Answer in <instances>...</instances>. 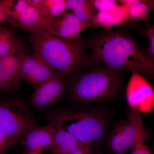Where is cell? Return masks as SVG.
Listing matches in <instances>:
<instances>
[{
    "label": "cell",
    "instance_id": "44dd1931",
    "mask_svg": "<svg viewBox=\"0 0 154 154\" xmlns=\"http://www.w3.org/2000/svg\"><path fill=\"white\" fill-rule=\"evenodd\" d=\"M14 1L1 0L0 1V23L9 22L14 8Z\"/></svg>",
    "mask_w": 154,
    "mask_h": 154
},
{
    "label": "cell",
    "instance_id": "30bf717a",
    "mask_svg": "<svg viewBox=\"0 0 154 154\" xmlns=\"http://www.w3.org/2000/svg\"><path fill=\"white\" fill-rule=\"evenodd\" d=\"M57 72L55 69L34 52L31 55L28 54L23 58L20 68V79L35 88L50 79Z\"/></svg>",
    "mask_w": 154,
    "mask_h": 154
},
{
    "label": "cell",
    "instance_id": "4316f807",
    "mask_svg": "<svg viewBox=\"0 0 154 154\" xmlns=\"http://www.w3.org/2000/svg\"><path fill=\"white\" fill-rule=\"evenodd\" d=\"M0 154H1V153H0Z\"/></svg>",
    "mask_w": 154,
    "mask_h": 154
},
{
    "label": "cell",
    "instance_id": "9c48e42d",
    "mask_svg": "<svg viewBox=\"0 0 154 154\" xmlns=\"http://www.w3.org/2000/svg\"><path fill=\"white\" fill-rule=\"evenodd\" d=\"M40 28L65 40L75 41L88 27L80 22L71 12L66 11L55 19H42L38 27Z\"/></svg>",
    "mask_w": 154,
    "mask_h": 154
},
{
    "label": "cell",
    "instance_id": "9a60e30c",
    "mask_svg": "<svg viewBox=\"0 0 154 154\" xmlns=\"http://www.w3.org/2000/svg\"><path fill=\"white\" fill-rule=\"evenodd\" d=\"M55 128L50 154H71L82 143L68 132Z\"/></svg>",
    "mask_w": 154,
    "mask_h": 154
},
{
    "label": "cell",
    "instance_id": "2e32d148",
    "mask_svg": "<svg viewBox=\"0 0 154 154\" xmlns=\"http://www.w3.org/2000/svg\"><path fill=\"white\" fill-rule=\"evenodd\" d=\"M67 10L74 15L80 22L88 27L92 26L95 17V11L91 1L86 0H66Z\"/></svg>",
    "mask_w": 154,
    "mask_h": 154
},
{
    "label": "cell",
    "instance_id": "603a6c76",
    "mask_svg": "<svg viewBox=\"0 0 154 154\" xmlns=\"http://www.w3.org/2000/svg\"><path fill=\"white\" fill-rule=\"evenodd\" d=\"M18 141L14 137L0 131V153L12 148Z\"/></svg>",
    "mask_w": 154,
    "mask_h": 154
},
{
    "label": "cell",
    "instance_id": "6da1fadb",
    "mask_svg": "<svg viewBox=\"0 0 154 154\" xmlns=\"http://www.w3.org/2000/svg\"><path fill=\"white\" fill-rule=\"evenodd\" d=\"M91 46L95 58L111 68H125L146 74L153 72V59L125 34L105 31L92 40Z\"/></svg>",
    "mask_w": 154,
    "mask_h": 154
},
{
    "label": "cell",
    "instance_id": "8fae6325",
    "mask_svg": "<svg viewBox=\"0 0 154 154\" xmlns=\"http://www.w3.org/2000/svg\"><path fill=\"white\" fill-rule=\"evenodd\" d=\"M29 102L33 107L43 108L57 101L65 90L63 75L57 72L50 79L34 88Z\"/></svg>",
    "mask_w": 154,
    "mask_h": 154
},
{
    "label": "cell",
    "instance_id": "ba28073f",
    "mask_svg": "<svg viewBox=\"0 0 154 154\" xmlns=\"http://www.w3.org/2000/svg\"><path fill=\"white\" fill-rule=\"evenodd\" d=\"M28 54L26 46L19 41L8 55L0 59V91H8L19 87L22 60Z\"/></svg>",
    "mask_w": 154,
    "mask_h": 154
},
{
    "label": "cell",
    "instance_id": "ac0fdd59",
    "mask_svg": "<svg viewBox=\"0 0 154 154\" xmlns=\"http://www.w3.org/2000/svg\"><path fill=\"white\" fill-rule=\"evenodd\" d=\"M125 9L129 19L148 20L150 11L153 8V1L122 0L117 1Z\"/></svg>",
    "mask_w": 154,
    "mask_h": 154
},
{
    "label": "cell",
    "instance_id": "3957f363",
    "mask_svg": "<svg viewBox=\"0 0 154 154\" xmlns=\"http://www.w3.org/2000/svg\"><path fill=\"white\" fill-rule=\"evenodd\" d=\"M46 119L56 128L68 132L82 143L96 145L105 137L107 118L95 109L63 110L49 113Z\"/></svg>",
    "mask_w": 154,
    "mask_h": 154
},
{
    "label": "cell",
    "instance_id": "484cf974",
    "mask_svg": "<svg viewBox=\"0 0 154 154\" xmlns=\"http://www.w3.org/2000/svg\"><path fill=\"white\" fill-rule=\"evenodd\" d=\"M92 154H99V153H96V154H94V153H92Z\"/></svg>",
    "mask_w": 154,
    "mask_h": 154
},
{
    "label": "cell",
    "instance_id": "d6986e66",
    "mask_svg": "<svg viewBox=\"0 0 154 154\" xmlns=\"http://www.w3.org/2000/svg\"><path fill=\"white\" fill-rule=\"evenodd\" d=\"M19 42L13 29L0 25V59L10 54Z\"/></svg>",
    "mask_w": 154,
    "mask_h": 154
},
{
    "label": "cell",
    "instance_id": "cb8c5ba5",
    "mask_svg": "<svg viewBox=\"0 0 154 154\" xmlns=\"http://www.w3.org/2000/svg\"><path fill=\"white\" fill-rule=\"evenodd\" d=\"M144 35L147 38L149 42L148 48L147 52L152 58L153 59L154 55V28L152 25H148V28L144 33Z\"/></svg>",
    "mask_w": 154,
    "mask_h": 154
},
{
    "label": "cell",
    "instance_id": "52a82bcc",
    "mask_svg": "<svg viewBox=\"0 0 154 154\" xmlns=\"http://www.w3.org/2000/svg\"><path fill=\"white\" fill-rule=\"evenodd\" d=\"M126 88L127 101L130 108L138 113H148L154 107L153 88L147 80L134 70Z\"/></svg>",
    "mask_w": 154,
    "mask_h": 154
},
{
    "label": "cell",
    "instance_id": "5b68a950",
    "mask_svg": "<svg viewBox=\"0 0 154 154\" xmlns=\"http://www.w3.org/2000/svg\"><path fill=\"white\" fill-rule=\"evenodd\" d=\"M36 126L33 114L22 100L0 103V131L19 140Z\"/></svg>",
    "mask_w": 154,
    "mask_h": 154
},
{
    "label": "cell",
    "instance_id": "277c9868",
    "mask_svg": "<svg viewBox=\"0 0 154 154\" xmlns=\"http://www.w3.org/2000/svg\"><path fill=\"white\" fill-rule=\"evenodd\" d=\"M119 86L118 75L114 69L108 67L79 77L72 87V94L81 102L104 101L114 97Z\"/></svg>",
    "mask_w": 154,
    "mask_h": 154
},
{
    "label": "cell",
    "instance_id": "7a4b0ae2",
    "mask_svg": "<svg viewBox=\"0 0 154 154\" xmlns=\"http://www.w3.org/2000/svg\"><path fill=\"white\" fill-rule=\"evenodd\" d=\"M30 33V41L34 52L59 73L69 74L81 63L84 47L80 39L65 40L41 28Z\"/></svg>",
    "mask_w": 154,
    "mask_h": 154
},
{
    "label": "cell",
    "instance_id": "4fadbf2b",
    "mask_svg": "<svg viewBox=\"0 0 154 154\" xmlns=\"http://www.w3.org/2000/svg\"><path fill=\"white\" fill-rule=\"evenodd\" d=\"M128 19L126 10L120 5L116 8L105 12H98L93 19L92 26L109 28L123 24Z\"/></svg>",
    "mask_w": 154,
    "mask_h": 154
},
{
    "label": "cell",
    "instance_id": "ffe728a7",
    "mask_svg": "<svg viewBox=\"0 0 154 154\" xmlns=\"http://www.w3.org/2000/svg\"><path fill=\"white\" fill-rule=\"evenodd\" d=\"M147 135L144 127L139 132L136 140L131 148L130 154H152L147 145Z\"/></svg>",
    "mask_w": 154,
    "mask_h": 154
},
{
    "label": "cell",
    "instance_id": "7402d4cb",
    "mask_svg": "<svg viewBox=\"0 0 154 154\" xmlns=\"http://www.w3.org/2000/svg\"><path fill=\"white\" fill-rule=\"evenodd\" d=\"M91 2L94 9L98 12H105L116 8L119 6L117 1L113 0H93Z\"/></svg>",
    "mask_w": 154,
    "mask_h": 154
},
{
    "label": "cell",
    "instance_id": "e0dca14e",
    "mask_svg": "<svg viewBox=\"0 0 154 154\" xmlns=\"http://www.w3.org/2000/svg\"><path fill=\"white\" fill-rule=\"evenodd\" d=\"M42 19L38 10L30 5L23 13L10 22L30 33L38 28Z\"/></svg>",
    "mask_w": 154,
    "mask_h": 154
},
{
    "label": "cell",
    "instance_id": "8992f818",
    "mask_svg": "<svg viewBox=\"0 0 154 154\" xmlns=\"http://www.w3.org/2000/svg\"><path fill=\"white\" fill-rule=\"evenodd\" d=\"M144 127L140 113L130 108L127 118L116 125L109 139V147L114 154H125L134 144L138 134Z\"/></svg>",
    "mask_w": 154,
    "mask_h": 154
},
{
    "label": "cell",
    "instance_id": "d4e9b609",
    "mask_svg": "<svg viewBox=\"0 0 154 154\" xmlns=\"http://www.w3.org/2000/svg\"><path fill=\"white\" fill-rule=\"evenodd\" d=\"M92 146L82 143L71 154H92Z\"/></svg>",
    "mask_w": 154,
    "mask_h": 154
},
{
    "label": "cell",
    "instance_id": "5bb4252c",
    "mask_svg": "<svg viewBox=\"0 0 154 154\" xmlns=\"http://www.w3.org/2000/svg\"><path fill=\"white\" fill-rule=\"evenodd\" d=\"M27 2L38 10L44 20L55 19L67 10L66 0H27Z\"/></svg>",
    "mask_w": 154,
    "mask_h": 154
},
{
    "label": "cell",
    "instance_id": "7c38bea8",
    "mask_svg": "<svg viewBox=\"0 0 154 154\" xmlns=\"http://www.w3.org/2000/svg\"><path fill=\"white\" fill-rule=\"evenodd\" d=\"M55 128L51 123L34 127L20 139L25 154H41L52 144Z\"/></svg>",
    "mask_w": 154,
    "mask_h": 154
}]
</instances>
